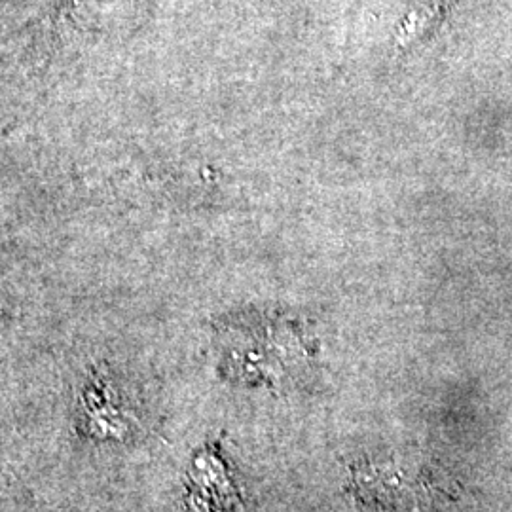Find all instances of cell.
Instances as JSON below:
<instances>
[{
    "mask_svg": "<svg viewBox=\"0 0 512 512\" xmlns=\"http://www.w3.org/2000/svg\"><path fill=\"white\" fill-rule=\"evenodd\" d=\"M196 480H194V486H200V495H202L203 501H205V507L209 511H228V509H234L238 503L232 501L230 497L219 492V482H226V476L222 467L219 469V465H213L211 459L205 458V461H198L196 465Z\"/></svg>",
    "mask_w": 512,
    "mask_h": 512,
    "instance_id": "1",
    "label": "cell"
}]
</instances>
